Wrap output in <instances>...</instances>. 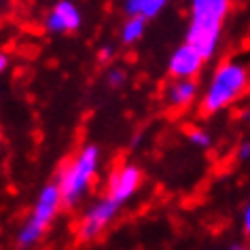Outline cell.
<instances>
[{
  "instance_id": "cell-1",
  "label": "cell",
  "mask_w": 250,
  "mask_h": 250,
  "mask_svg": "<svg viewBox=\"0 0 250 250\" xmlns=\"http://www.w3.org/2000/svg\"><path fill=\"white\" fill-rule=\"evenodd\" d=\"M229 11L231 0H191L185 41L195 47L206 62L214 58Z\"/></svg>"
},
{
  "instance_id": "cell-2",
  "label": "cell",
  "mask_w": 250,
  "mask_h": 250,
  "mask_svg": "<svg viewBox=\"0 0 250 250\" xmlns=\"http://www.w3.org/2000/svg\"><path fill=\"white\" fill-rule=\"evenodd\" d=\"M250 85V68L240 60H225L214 68L208 87H206L199 110L202 115H216L235 104Z\"/></svg>"
},
{
  "instance_id": "cell-3",
  "label": "cell",
  "mask_w": 250,
  "mask_h": 250,
  "mask_svg": "<svg viewBox=\"0 0 250 250\" xmlns=\"http://www.w3.org/2000/svg\"><path fill=\"white\" fill-rule=\"evenodd\" d=\"M100 170V146L87 142L79 153L62 167L58 174V185L64 197V208H77L89 193Z\"/></svg>"
},
{
  "instance_id": "cell-4",
  "label": "cell",
  "mask_w": 250,
  "mask_h": 250,
  "mask_svg": "<svg viewBox=\"0 0 250 250\" xmlns=\"http://www.w3.org/2000/svg\"><path fill=\"white\" fill-rule=\"evenodd\" d=\"M121 210V204L117 199H112L110 195L100 197L96 204H91L89 208L83 212L77 227V240L81 244H89L96 242L100 235L106 231V227L115 221V216Z\"/></svg>"
},
{
  "instance_id": "cell-5",
  "label": "cell",
  "mask_w": 250,
  "mask_h": 250,
  "mask_svg": "<svg viewBox=\"0 0 250 250\" xmlns=\"http://www.w3.org/2000/svg\"><path fill=\"white\" fill-rule=\"evenodd\" d=\"M142 170L136 164H123L121 167H117L115 172L108 176L106 183V195H110L112 199H117L119 204H127L136 193H138L142 185Z\"/></svg>"
},
{
  "instance_id": "cell-6",
  "label": "cell",
  "mask_w": 250,
  "mask_h": 250,
  "mask_svg": "<svg viewBox=\"0 0 250 250\" xmlns=\"http://www.w3.org/2000/svg\"><path fill=\"white\" fill-rule=\"evenodd\" d=\"M83 23V13L72 0H58L45 15L42 26L49 34H72Z\"/></svg>"
},
{
  "instance_id": "cell-7",
  "label": "cell",
  "mask_w": 250,
  "mask_h": 250,
  "mask_svg": "<svg viewBox=\"0 0 250 250\" xmlns=\"http://www.w3.org/2000/svg\"><path fill=\"white\" fill-rule=\"evenodd\" d=\"M204 64V55L185 41L180 47L174 49L170 60H167V74L172 79H195L202 72Z\"/></svg>"
},
{
  "instance_id": "cell-8",
  "label": "cell",
  "mask_w": 250,
  "mask_h": 250,
  "mask_svg": "<svg viewBox=\"0 0 250 250\" xmlns=\"http://www.w3.org/2000/svg\"><path fill=\"white\" fill-rule=\"evenodd\" d=\"M62 206H64V197H62V189H60L58 180L55 183H47L41 189L39 197H36L32 212H30V218H34L41 225L49 227L55 221V216L60 214Z\"/></svg>"
},
{
  "instance_id": "cell-9",
  "label": "cell",
  "mask_w": 250,
  "mask_h": 250,
  "mask_svg": "<svg viewBox=\"0 0 250 250\" xmlns=\"http://www.w3.org/2000/svg\"><path fill=\"white\" fill-rule=\"evenodd\" d=\"M197 81L195 79H172L166 89V102L172 108H187L197 100Z\"/></svg>"
},
{
  "instance_id": "cell-10",
  "label": "cell",
  "mask_w": 250,
  "mask_h": 250,
  "mask_svg": "<svg viewBox=\"0 0 250 250\" xmlns=\"http://www.w3.org/2000/svg\"><path fill=\"white\" fill-rule=\"evenodd\" d=\"M47 229H49V227H45V225H41L39 221H34V218L28 216V221L23 223L20 229H17V233H15V244H17L20 248H34L36 244H41V240L45 237Z\"/></svg>"
},
{
  "instance_id": "cell-11",
  "label": "cell",
  "mask_w": 250,
  "mask_h": 250,
  "mask_svg": "<svg viewBox=\"0 0 250 250\" xmlns=\"http://www.w3.org/2000/svg\"><path fill=\"white\" fill-rule=\"evenodd\" d=\"M146 17L142 15H132L123 21L121 30H119V39H121L123 45H136L142 36H145V30H146Z\"/></svg>"
},
{
  "instance_id": "cell-12",
  "label": "cell",
  "mask_w": 250,
  "mask_h": 250,
  "mask_svg": "<svg viewBox=\"0 0 250 250\" xmlns=\"http://www.w3.org/2000/svg\"><path fill=\"white\" fill-rule=\"evenodd\" d=\"M106 85H108V89H123L127 85V72L123 68H110L106 72Z\"/></svg>"
},
{
  "instance_id": "cell-13",
  "label": "cell",
  "mask_w": 250,
  "mask_h": 250,
  "mask_svg": "<svg viewBox=\"0 0 250 250\" xmlns=\"http://www.w3.org/2000/svg\"><path fill=\"white\" fill-rule=\"evenodd\" d=\"M189 142L193 146L208 151V148L212 146V136H210V132H206L204 127H195V129L189 132Z\"/></svg>"
},
{
  "instance_id": "cell-14",
  "label": "cell",
  "mask_w": 250,
  "mask_h": 250,
  "mask_svg": "<svg viewBox=\"0 0 250 250\" xmlns=\"http://www.w3.org/2000/svg\"><path fill=\"white\" fill-rule=\"evenodd\" d=\"M166 4H167V0H145V7H142V17H146L148 21L155 20L161 11L166 9Z\"/></svg>"
},
{
  "instance_id": "cell-15",
  "label": "cell",
  "mask_w": 250,
  "mask_h": 250,
  "mask_svg": "<svg viewBox=\"0 0 250 250\" xmlns=\"http://www.w3.org/2000/svg\"><path fill=\"white\" fill-rule=\"evenodd\" d=\"M112 58H115V47L110 45V42H104V45H100L98 47V51H96V60H98V64H110Z\"/></svg>"
},
{
  "instance_id": "cell-16",
  "label": "cell",
  "mask_w": 250,
  "mask_h": 250,
  "mask_svg": "<svg viewBox=\"0 0 250 250\" xmlns=\"http://www.w3.org/2000/svg\"><path fill=\"white\" fill-rule=\"evenodd\" d=\"M142 7H145V0H123V13H125V17L140 15Z\"/></svg>"
},
{
  "instance_id": "cell-17",
  "label": "cell",
  "mask_w": 250,
  "mask_h": 250,
  "mask_svg": "<svg viewBox=\"0 0 250 250\" xmlns=\"http://www.w3.org/2000/svg\"><path fill=\"white\" fill-rule=\"evenodd\" d=\"M235 157L240 159V161H248V159H250V140L242 142V145L237 146V151H235Z\"/></svg>"
},
{
  "instance_id": "cell-18",
  "label": "cell",
  "mask_w": 250,
  "mask_h": 250,
  "mask_svg": "<svg viewBox=\"0 0 250 250\" xmlns=\"http://www.w3.org/2000/svg\"><path fill=\"white\" fill-rule=\"evenodd\" d=\"M242 229H244V235L250 240V204L242 212Z\"/></svg>"
},
{
  "instance_id": "cell-19",
  "label": "cell",
  "mask_w": 250,
  "mask_h": 250,
  "mask_svg": "<svg viewBox=\"0 0 250 250\" xmlns=\"http://www.w3.org/2000/svg\"><path fill=\"white\" fill-rule=\"evenodd\" d=\"M9 68V53H0V72H7Z\"/></svg>"
}]
</instances>
